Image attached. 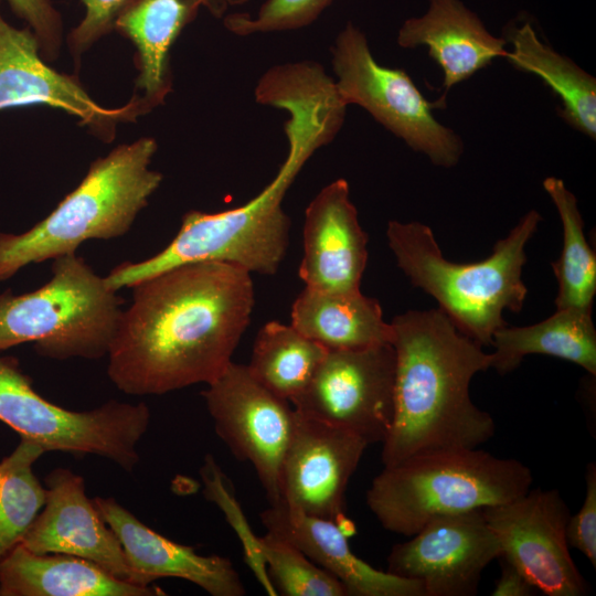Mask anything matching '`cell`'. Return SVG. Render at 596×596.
Segmentation results:
<instances>
[{"label":"cell","instance_id":"obj_24","mask_svg":"<svg viewBox=\"0 0 596 596\" xmlns=\"http://www.w3.org/2000/svg\"><path fill=\"white\" fill-rule=\"evenodd\" d=\"M490 368L501 375L514 371L529 354H544L575 363L596 375V329L592 310L556 309L545 320L525 326H504L492 337Z\"/></svg>","mask_w":596,"mask_h":596},{"label":"cell","instance_id":"obj_29","mask_svg":"<svg viewBox=\"0 0 596 596\" xmlns=\"http://www.w3.org/2000/svg\"><path fill=\"white\" fill-rule=\"evenodd\" d=\"M259 545L277 595L348 596L347 589L334 576L280 534L267 531L259 538Z\"/></svg>","mask_w":596,"mask_h":596},{"label":"cell","instance_id":"obj_34","mask_svg":"<svg viewBox=\"0 0 596 596\" xmlns=\"http://www.w3.org/2000/svg\"><path fill=\"white\" fill-rule=\"evenodd\" d=\"M586 491L581 509L571 515L566 525L568 545L583 553L596 566V464L589 462L585 471Z\"/></svg>","mask_w":596,"mask_h":596},{"label":"cell","instance_id":"obj_1","mask_svg":"<svg viewBox=\"0 0 596 596\" xmlns=\"http://www.w3.org/2000/svg\"><path fill=\"white\" fill-rule=\"evenodd\" d=\"M131 288L107 354V374L119 391L162 395L209 384L224 372L254 309L251 273L195 262Z\"/></svg>","mask_w":596,"mask_h":596},{"label":"cell","instance_id":"obj_14","mask_svg":"<svg viewBox=\"0 0 596 596\" xmlns=\"http://www.w3.org/2000/svg\"><path fill=\"white\" fill-rule=\"evenodd\" d=\"M28 105L58 108L107 142L114 140L119 124L150 111L137 94L121 107L99 105L75 76L62 74L45 63L38 38L29 26L11 25L0 10V110Z\"/></svg>","mask_w":596,"mask_h":596},{"label":"cell","instance_id":"obj_5","mask_svg":"<svg viewBox=\"0 0 596 596\" xmlns=\"http://www.w3.org/2000/svg\"><path fill=\"white\" fill-rule=\"evenodd\" d=\"M157 148L151 137L116 147L30 230L0 233V281L28 265L74 254L88 240L124 236L162 182L150 168Z\"/></svg>","mask_w":596,"mask_h":596},{"label":"cell","instance_id":"obj_19","mask_svg":"<svg viewBox=\"0 0 596 596\" xmlns=\"http://www.w3.org/2000/svg\"><path fill=\"white\" fill-rule=\"evenodd\" d=\"M267 531L280 534L313 563L334 576L348 596H425L417 581L374 568L356 556L347 531L337 522L278 503L260 513Z\"/></svg>","mask_w":596,"mask_h":596},{"label":"cell","instance_id":"obj_6","mask_svg":"<svg viewBox=\"0 0 596 596\" xmlns=\"http://www.w3.org/2000/svg\"><path fill=\"white\" fill-rule=\"evenodd\" d=\"M531 469L478 448L438 451L384 467L366 504L387 531L411 536L436 517L482 510L531 489Z\"/></svg>","mask_w":596,"mask_h":596},{"label":"cell","instance_id":"obj_15","mask_svg":"<svg viewBox=\"0 0 596 596\" xmlns=\"http://www.w3.org/2000/svg\"><path fill=\"white\" fill-rule=\"evenodd\" d=\"M368 446L349 430L297 412L283 465L279 503L334 521L349 534L353 526L344 515L345 491Z\"/></svg>","mask_w":596,"mask_h":596},{"label":"cell","instance_id":"obj_12","mask_svg":"<svg viewBox=\"0 0 596 596\" xmlns=\"http://www.w3.org/2000/svg\"><path fill=\"white\" fill-rule=\"evenodd\" d=\"M511 562L547 596H583L588 587L566 539L571 511L556 489H533L507 503L482 509Z\"/></svg>","mask_w":596,"mask_h":596},{"label":"cell","instance_id":"obj_28","mask_svg":"<svg viewBox=\"0 0 596 596\" xmlns=\"http://www.w3.org/2000/svg\"><path fill=\"white\" fill-rule=\"evenodd\" d=\"M39 445L21 439L0 460V562L19 544L45 502V487L33 466L44 454Z\"/></svg>","mask_w":596,"mask_h":596},{"label":"cell","instance_id":"obj_4","mask_svg":"<svg viewBox=\"0 0 596 596\" xmlns=\"http://www.w3.org/2000/svg\"><path fill=\"white\" fill-rule=\"evenodd\" d=\"M541 219L535 210L529 211L493 245L489 257L472 264L446 259L430 227L419 222L390 221L386 238L412 285L435 298L458 331L490 347L494 332L507 326L503 311L523 308L525 245Z\"/></svg>","mask_w":596,"mask_h":596},{"label":"cell","instance_id":"obj_13","mask_svg":"<svg viewBox=\"0 0 596 596\" xmlns=\"http://www.w3.org/2000/svg\"><path fill=\"white\" fill-rule=\"evenodd\" d=\"M395 544L387 572L417 581L425 596H472L483 570L501 554L482 510L440 515Z\"/></svg>","mask_w":596,"mask_h":596},{"label":"cell","instance_id":"obj_7","mask_svg":"<svg viewBox=\"0 0 596 596\" xmlns=\"http://www.w3.org/2000/svg\"><path fill=\"white\" fill-rule=\"evenodd\" d=\"M123 304L75 253L57 257L43 286L21 295L0 292V352L32 342L38 354L53 360L103 358Z\"/></svg>","mask_w":596,"mask_h":596},{"label":"cell","instance_id":"obj_17","mask_svg":"<svg viewBox=\"0 0 596 596\" xmlns=\"http://www.w3.org/2000/svg\"><path fill=\"white\" fill-rule=\"evenodd\" d=\"M302 234L298 274L305 287L359 291L368 263V234L359 223L347 180L330 182L312 199L305 211Z\"/></svg>","mask_w":596,"mask_h":596},{"label":"cell","instance_id":"obj_16","mask_svg":"<svg viewBox=\"0 0 596 596\" xmlns=\"http://www.w3.org/2000/svg\"><path fill=\"white\" fill-rule=\"evenodd\" d=\"M44 482V505L21 544L39 554L61 553L88 560L113 576L134 583L123 546L87 497L84 478L60 467Z\"/></svg>","mask_w":596,"mask_h":596},{"label":"cell","instance_id":"obj_27","mask_svg":"<svg viewBox=\"0 0 596 596\" xmlns=\"http://www.w3.org/2000/svg\"><path fill=\"white\" fill-rule=\"evenodd\" d=\"M543 187L558 212L563 228L561 256L552 263L558 287L556 309L592 310L596 294V255L586 241L577 200L558 178H546Z\"/></svg>","mask_w":596,"mask_h":596},{"label":"cell","instance_id":"obj_11","mask_svg":"<svg viewBox=\"0 0 596 596\" xmlns=\"http://www.w3.org/2000/svg\"><path fill=\"white\" fill-rule=\"evenodd\" d=\"M202 392L217 436L256 471L270 505L281 500L283 465L297 412L233 361Z\"/></svg>","mask_w":596,"mask_h":596},{"label":"cell","instance_id":"obj_32","mask_svg":"<svg viewBox=\"0 0 596 596\" xmlns=\"http://www.w3.org/2000/svg\"><path fill=\"white\" fill-rule=\"evenodd\" d=\"M12 12L29 26L38 38L44 60L58 57L63 42V22L51 0H7Z\"/></svg>","mask_w":596,"mask_h":596},{"label":"cell","instance_id":"obj_30","mask_svg":"<svg viewBox=\"0 0 596 596\" xmlns=\"http://www.w3.org/2000/svg\"><path fill=\"white\" fill-rule=\"evenodd\" d=\"M334 0H266L256 14H230L224 25L237 35L292 31L318 19Z\"/></svg>","mask_w":596,"mask_h":596},{"label":"cell","instance_id":"obj_35","mask_svg":"<svg viewBox=\"0 0 596 596\" xmlns=\"http://www.w3.org/2000/svg\"><path fill=\"white\" fill-rule=\"evenodd\" d=\"M501 565L500 577L491 593L492 596H532L538 589L530 581L505 557L499 556Z\"/></svg>","mask_w":596,"mask_h":596},{"label":"cell","instance_id":"obj_3","mask_svg":"<svg viewBox=\"0 0 596 596\" xmlns=\"http://www.w3.org/2000/svg\"><path fill=\"white\" fill-rule=\"evenodd\" d=\"M287 114V157L256 196L217 213L187 212L177 235L162 251L141 262L117 265L104 277L106 285L115 291L131 288L169 268L195 262H221L251 274L274 275L289 244L285 194L308 159L336 137L330 119L312 107L295 106Z\"/></svg>","mask_w":596,"mask_h":596},{"label":"cell","instance_id":"obj_10","mask_svg":"<svg viewBox=\"0 0 596 596\" xmlns=\"http://www.w3.org/2000/svg\"><path fill=\"white\" fill-rule=\"evenodd\" d=\"M395 351L391 343L328 350L290 403L306 416L383 443L394 414Z\"/></svg>","mask_w":596,"mask_h":596},{"label":"cell","instance_id":"obj_25","mask_svg":"<svg viewBox=\"0 0 596 596\" xmlns=\"http://www.w3.org/2000/svg\"><path fill=\"white\" fill-rule=\"evenodd\" d=\"M507 41L512 44L504 58L517 70L540 77L562 102L558 113L574 129L596 137V79L561 55L536 35L531 23L511 25Z\"/></svg>","mask_w":596,"mask_h":596},{"label":"cell","instance_id":"obj_26","mask_svg":"<svg viewBox=\"0 0 596 596\" xmlns=\"http://www.w3.org/2000/svg\"><path fill=\"white\" fill-rule=\"evenodd\" d=\"M328 349L291 323H265L254 341L251 375L275 395L292 402L309 384Z\"/></svg>","mask_w":596,"mask_h":596},{"label":"cell","instance_id":"obj_9","mask_svg":"<svg viewBox=\"0 0 596 596\" xmlns=\"http://www.w3.org/2000/svg\"><path fill=\"white\" fill-rule=\"evenodd\" d=\"M330 52L336 88L347 106L365 109L434 164L450 168L458 163L464 151L461 138L433 115L441 104L428 102L404 70L379 64L358 26L348 22Z\"/></svg>","mask_w":596,"mask_h":596},{"label":"cell","instance_id":"obj_2","mask_svg":"<svg viewBox=\"0 0 596 596\" xmlns=\"http://www.w3.org/2000/svg\"><path fill=\"white\" fill-rule=\"evenodd\" d=\"M395 351L394 414L382 443L384 467L412 457L473 449L496 433L492 416L470 397V382L491 354L440 309L408 310L391 322Z\"/></svg>","mask_w":596,"mask_h":596},{"label":"cell","instance_id":"obj_22","mask_svg":"<svg viewBox=\"0 0 596 596\" xmlns=\"http://www.w3.org/2000/svg\"><path fill=\"white\" fill-rule=\"evenodd\" d=\"M156 586L117 578L95 563L17 545L0 562V596H158Z\"/></svg>","mask_w":596,"mask_h":596},{"label":"cell","instance_id":"obj_23","mask_svg":"<svg viewBox=\"0 0 596 596\" xmlns=\"http://www.w3.org/2000/svg\"><path fill=\"white\" fill-rule=\"evenodd\" d=\"M291 324L328 350L391 343L392 327L374 298L305 287L291 307Z\"/></svg>","mask_w":596,"mask_h":596},{"label":"cell","instance_id":"obj_20","mask_svg":"<svg viewBox=\"0 0 596 596\" xmlns=\"http://www.w3.org/2000/svg\"><path fill=\"white\" fill-rule=\"evenodd\" d=\"M396 41L403 49L428 47L444 73L440 104L448 89L508 53L507 40L491 34L461 0H429L423 15L403 22Z\"/></svg>","mask_w":596,"mask_h":596},{"label":"cell","instance_id":"obj_8","mask_svg":"<svg viewBox=\"0 0 596 596\" xmlns=\"http://www.w3.org/2000/svg\"><path fill=\"white\" fill-rule=\"evenodd\" d=\"M0 422L44 451L97 455L132 471L150 409L143 402L118 401L88 411L64 408L34 390L14 358L0 354Z\"/></svg>","mask_w":596,"mask_h":596},{"label":"cell","instance_id":"obj_21","mask_svg":"<svg viewBox=\"0 0 596 596\" xmlns=\"http://www.w3.org/2000/svg\"><path fill=\"white\" fill-rule=\"evenodd\" d=\"M246 0H126L114 29L136 47L139 95L152 110L172 89L170 50L182 30L204 7L216 17Z\"/></svg>","mask_w":596,"mask_h":596},{"label":"cell","instance_id":"obj_31","mask_svg":"<svg viewBox=\"0 0 596 596\" xmlns=\"http://www.w3.org/2000/svg\"><path fill=\"white\" fill-rule=\"evenodd\" d=\"M200 475L204 483L205 497L215 502L224 511L226 518L238 532L249 566L256 574L265 590L272 595H277L269 577L262 556L259 538H256L244 522V517L237 508L233 494L226 486V478L212 455L204 458L200 469Z\"/></svg>","mask_w":596,"mask_h":596},{"label":"cell","instance_id":"obj_33","mask_svg":"<svg viewBox=\"0 0 596 596\" xmlns=\"http://www.w3.org/2000/svg\"><path fill=\"white\" fill-rule=\"evenodd\" d=\"M85 13L72 29L67 44L74 58H78L100 38L114 30L116 14L126 0H79Z\"/></svg>","mask_w":596,"mask_h":596},{"label":"cell","instance_id":"obj_18","mask_svg":"<svg viewBox=\"0 0 596 596\" xmlns=\"http://www.w3.org/2000/svg\"><path fill=\"white\" fill-rule=\"evenodd\" d=\"M93 502L117 535L134 583L150 585L162 577H175L195 584L212 596L246 594L230 558L201 555L192 546L161 535L111 497H96Z\"/></svg>","mask_w":596,"mask_h":596}]
</instances>
